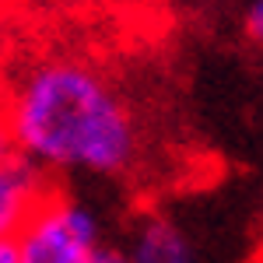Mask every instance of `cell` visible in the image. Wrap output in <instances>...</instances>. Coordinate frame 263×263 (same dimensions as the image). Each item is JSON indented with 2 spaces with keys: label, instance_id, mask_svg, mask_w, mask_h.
<instances>
[{
  "label": "cell",
  "instance_id": "1",
  "mask_svg": "<svg viewBox=\"0 0 263 263\" xmlns=\"http://www.w3.org/2000/svg\"><path fill=\"white\" fill-rule=\"evenodd\" d=\"M18 151L57 172L120 176L137 162V123L120 91L78 60L32 67L7 99Z\"/></svg>",
  "mask_w": 263,
  "mask_h": 263
},
{
  "label": "cell",
  "instance_id": "2",
  "mask_svg": "<svg viewBox=\"0 0 263 263\" xmlns=\"http://www.w3.org/2000/svg\"><path fill=\"white\" fill-rule=\"evenodd\" d=\"M99 218L81 200L49 193L14 235L18 263H84L99 249Z\"/></svg>",
  "mask_w": 263,
  "mask_h": 263
},
{
  "label": "cell",
  "instance_id": "3",
  "mask_svg": "<svg viewBox=\"0 0 263 263\" xmlns=\"http://www.w3.org/2000/svg\"><path fill=\"white\" fill-rule=\"evenodd\" d=\"M53 193L46 168L25 151H11L0 158V239H14L25 221L39 211V203Z\"/></svg>",
  "mask_w": 263,
  "mask_h": 263
},
{
  "label": "cell",
  "instance_id": "4",
  "mask_svg": "<svg viewBox=\"0 0 263 263\" xmlns=\"http://www.w3.org/2000/svg\"><path fill=\"white\" fill-rule=\"evenodd\" d=\"M134 263H197V246L179 221L165 214H144L126 246Z\"/></svg>",
  "mask_w": 263,
  "mask_h": 263
},
{
  "label": "cell",
  "instance_id": "5",
  "mask_svg": "<svg viewBox=\"0 0 263 263\" xmlns=\"http://www.w3.org/2000/svg\"><path fill=\"white\" fill-rule=\"evenodd\" d=\"M246 32H249V39L263 46V0H253L249 4V11H246Z\"/></svg>",
  "mask_w": 263,
  "mask_h": 263
},
{
  "label": "cell",
  "instance_id": "6",
  "mask_svg": "<svg viewBox=\"0 0 263 263\" xmlns=\"http://www.w3.org/2000/svg\"><path fill=\"white\" fill-rule=\"evenodd\" d=\"M84 263H134L126 249H112V246H99Z\"/></svg>",
  "mask_w": 263,
  "mask_h": 263
},
{
  "label": "cell",
  "instance_id": "7",
  "mask_svg": "<svg viewBox=\"0 0 263 263\" xmlns=\"http://www.w3.org/2000/svg\"><path fill=\"white\" fill-rule=\"evenodd\" d=\"M18 144H14V134H11V123H7V109L0 105V158L11 155Z\"/></svg>",
  "mask_w": 263,
  "mask_h": 263
},
{
  "label": "cell",
  "instance_id": "8",
  "mask_svg": "<svg viewBox=\"0 0 263 263\" xmlns=\"http://www.w3.org/2000/svg\"><path fill=\"white\" fill-rule=\"evenodd\" d=\"M0 263H18V249H14V239H0Z\"/></svg>",
  "mask_w": 263,
  "mask_h": 263
}]
</instances>
